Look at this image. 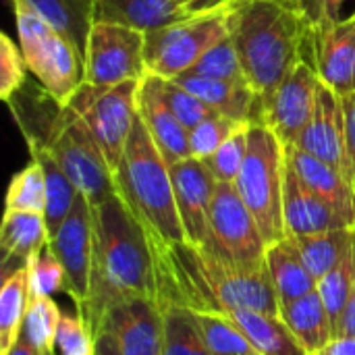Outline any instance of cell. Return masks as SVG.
I'll list each match as a JSON object with an SVG mask.
<instances>
[{
    "label": "cell",
    "instance_id": "obj_11",
    "mask_svg": "<svg viewBox=\"0 0 355 355\" xmlns=\"http://www.w3.org/2000/svg\"><path fill=\"white\" fill-rule=\"evenodd\" d=\"M146 67V33L114 25L94 23L83 50V83L121 85L141 81Z\"/></svg>",
    "mask_w": 355,
    "mask_h": 355
},
{
    "label": "cell",
    "instance_id": "obj_35",
    "mask_svg": "<svg viewBox=\"0 0 355 355\" xmlns=\"http://www.w3.org/2000/svg\"><path fill=\"white\" fill-rule=\"evenodd\" d=\"M191 71L198 75H204V77L239 83V85H250L248 75L241 64V58H239V52H237V46H235V40H233V33L229 37H225L223 42H218L216 46H212L198 60V64Z\"/></svg>",
    "mask_w": 355,
    "mask_h": 355
},
{
    "label": "cell",
    "instance_id": "obj_37",
    "mask_svg": "<svg viewBox=\"0 0 355 355\" xmlns=\"http://www.w3.org/2000/svg\"><path fill=\"white\" fill-rule=\"evenodd\" d=\"M27 281H29V302L40 297H50L58 291H64V270L56 256L52 254L50 245H44L40 252H35L27 264Z\"/></svg>",
    "mask_w": 355,
    "mask_h": 355
},
{
    "label": "cell",
    "instance_id": "obj_9",
    "mask_svg": "<svg viewBox=\"0 0 355 355\" xmlns=\"http://www.w3.org/2000/svg\"><path fill=\"white\" fill-rule=\"evenodd\" d=\"M202 248L239 272H260L266 268L268 243L235 183H216L208 237Z\"/></svg>",
    "mask_w": 355,
    "mask_h": 355
},
{
    "label": "cell",
    "instance_id": "obj_26",
    "mask_svg": "<svg viewBox=\"0 0 355 355\" xmlns=\"http://www.w3.org/2000/svg\"><path fill=\"white\" fill-rule=\"evenodd\" d=\"M266 270L275 287V293L279 297V304L300 300L318 289V281L306 268V264L302 262L300 254L295 252V248L289 243L287 237L268 245Z\"/></svg>",
    "mask_w": 355,
    "mask_h": 355
},
{
    "label": "cell",
    "instance_id": "obj_25",
    "mask_svg": "<svg viewBox=\"0 0 355 355\" xmlns=\"http://www.w3.org/2000/svg\"><path fill=\"white\" fill-rule=\"evenodd\" d=\"M48 229L44 214L37 212H21V210H6L2 229H0V248L4 254L2 266L8 268L15 264L17 268H23L27 260L40 252L44 245H48Z\"/></svg>",
    "mask_w": 355,
    "mask_h": 355
},
{
    "label": "cell",
    "instance_id": "obj_24",
    "mask_svg": "<svg viewBox=\"0 0 355 355\" xmlns=\"http://www.w3.org/2000/svg\"><path fill=\"white\" fill-rule=\"evenodd\" d=\"M235 327L260 355H308L279 316L237 308L218 314Z\"/></svg>",
    "mask_w": 355,
    "mask_h": 355
},
{
    "label": "cell",
    "instance_id": "obj_20",
    "mask_svg": "<svg viewBox=\"0 0 355 355\" xmlns=\"http://www.w3.org/2000/svg\"><path fill=\"white\" fill-rule=\"evenodd\" d=\"M179 85L196 94L202 102H206L216 114L229 116L239 123H262V98L250 87L239 83H229L212 77L198 75L193 71L175 77Z\"/></svg>",
    "mask_w": 355,
    "mask_h": 355
},
{
    "label": "cell",
    "instance_id": "obj_8",
    "mask_svg": "<svg viewBox=\"0 0 355 355\" xmlns=\"http://www.w3.org/2000/svg\"><path fill=\"white\" fill-rule=\"evenodd\" d=\"M235 2L212 12L189 15L183 21L148 31V73L162 79H175L183 73H189L212 46L233 33Z\"/></svg>",
    "mask_w": 355,
    "mask_h": 355
},
{
    "label": "cell",
    "instance_id": "obj_15",
    "mask_svg": "<svg viewBox=\"0 0 355 355\" xmlns=\"http://www.w3.org/2000/svg\"><path fill=\"white\" fill-rule=\"evenodd\" d=\"M293 146L335 166L354 185L352 164L347 156V141H345L343 98L335 94L331 87H327L322 81L318 85L314 114Z\"/></svg>",
    "mask_w": 355,
    "mask_h": 355
},
{
    "label": "cell",
    "instance_id": "obj_47",
    "mask_svg": "<svg viewBox=\"0 0 355 355\" xmlns=\"http://www.w3.org/2000/svg\"><path fill=\"white\" fill-rule=\"evenodd\" d=\"M316 355H355V337H335Z\"/></svg>",
    "mask_w": 355,
    "mask_h": 355
},
{
    "label": "cell",
    "instance_id": "obj_28",
    "mask_svg": "<svg viewBox=\"0 0 355 355\" xmlns=\"http://www.w3.org/2000/svg\"><path fill=\"white\" fill-rule=\"evenodd\" d=\"M27 146H29L31 158L42 164V171H44V177H46L44 220H46V229H48V237H52L58 231V227L62 225V220L69 216V212L73 210L79 191L42 144L33 141V144H27Z\"/></svg>",
    "mask_w": 355,
    "mask_h": 355
},
{
    "label": "cell",
    "instance_id": "obj_23",
    "mask_svg": "<svg viewBox=\"0 0 355 355\" xmlns=\"http://www.w3.org/2000/svg\"><path fill=\"white\" fill-rule=\"evenodd\" d=\"M279 318L308 355L320 354L335 339V327L318 289L300 300L279 304Z\"/></svg>",
    "mask_w": 355,
    "mask_h": 355
},
{
    "label": "cell",
    "instance_id": "obj_22",
    "mask_svg": "<svg viewBox=\"0 0 355 355\" xmlns=\"http://www.w3.org/2000/svg\"><path fill=\"white\" fill-rule=\"evenodd\" d=\"M187 15L179 0H94V23H114L137 31H154Z\"/></svg>",
    "mask_w": 355,
    "mask_h": 355
},
{
    "label": "cell",
    "instance_id": "obj_29",
    "mask_svg": "<svg viewBox=\"0 0 355 355\" xmlns=\"http://www.w3.org/2000/svg\"><path fill=\"white\" fill-rule=\"evenodd\" d=\"M48 25L69 37L83 56L92 25L94 0H25Z\"/></svg>",
    "mask_w": 355,
    "mask_h": 355
},
{
    "label": "cell",
    "instance_id": "obj_40",
    "mask_svg": "<svg viewBox=\"0 0 355 355\" xmlns=\"http://www.w3.org/2000/svg\"><path fill=\"white\" fill-rule=\"evenodd\" d=\"M162 96H164L168 108L173 110V114L189 131L193 127H198L200 123H204L206 119H210V116L216 114L206 102H202L196 94H191L189 89H185L183 85H179L175 79H162Z\"/></svg>",
    "mask_w": 355,
    "mask_h": 355
},
{
    "label": "cell",
    "instance_id": "obj_6",
    "mask_svg": "<svg viewBox=\"0 0 355 355\" xmlns=\"http://www.w3.org/2000/svg\"><path fill=\"white\" fill-rule=\"evenodd\" d=\"M285 173L287 146L266 125H250L248 154L235 179V187L254 214L268 245L285 239Z\"/></svg>",
    "mask_w": 355,
    "mask_h": 355
},
{
    "label": "cell",
    "instance_id": "obj_31",
    "mask_svg": "<svg viewBox=\"0 0 355 355\" xmlns=\"http://www.w3.org/2000/svg\"><path fill=\"white\" fill-rule=\"evenodd\" d=\"M164 347L162 355H214L206 345L202 331L189 310L162 308Z\"/></svg>",
    "mask_w": 355,
    "mask_h": 355
},
{
    "label": "cell",
    "instance_id": "obj_52",
    "mask_svg": "<svg viewBox=\"0 0 355 355\" xmlns=\"http://www.w3.org/2000/svg\"><path fill=\"white\" fill-rule=\"evenodd\" d=\"M42 355H56L54 352H46V354H42Z\"/></svg>",
    "mask_w": 355,
    "mask_h": 355
},
{
    "label": "cell",
    "instance_id": "obj_45",
    "mask_svg": "<svg viewBox=\"0 0 355 355\" xmlns=\"http://www.w3.org/2000/svg\"><path fill=\"white\" fill-rule=\"evenodd\" d=\"M335 337H355V289L352 297H349V304H347L341 320H339Z\"/></svg>",
    "mask_w": 355,
    "mask_h": 355
},
{
    "label": "cell",
    "instance_id": "obj_38",
    "mask_svg": "<svg viewBox=\"0 0 355 355\" xmlns=\"http://www.w3.org/2000/svg\"><path fill=\"white\" fill-rule=\"evenodd\" d=\"M250 125V123H239L223 114H214L193 127L189 131V148H191V158L198 160H208L239 127Z\"/></svg>",
    "mask_w": 355,
    "mask_h": 355
},
{
    "label": "cell",
    "instance_id": "obj_3",
    "mask_svg": "<svg viewBox=\"0 0 355 355\" xmlns=\"http://www.w3.org/2000/svg\"><path fill=\"white\" fill-rule=\"evenodd\" d=\"M312 27L304 15L277 0H237L233 40L252 89L262 104L304 60ZM264 108V106H262Z\"/></svg>",
    "mask_w": 355,
    "mask_h": 355
},
{
    "label": "cell",
    "instance_id": "obj_4",
    "mask_svg": "<svg viewBox=\"0 0 355 355\" xmlns=\"http://www.w3.org/2000/svg\"><path fill=\"white\" fill-rule=\"evenodd\" d=\"M112 175L116 196L137 216L150 237L164 243L185 241L175 204L171 168L139 114Z\"/></svg>",
    "mask_w": 355,
    "mask_h": 355
},
{
    "label": "cell",
    "instance_id": "obj_41",
    "mask_svg": "<svg viewBox=\"0 0 355 355\" xmlns=\"http://www.w3.org/2000/svg\"><path fill=\"white\" fill-rule=\"evenodd\" d=\"M27 64L10 35L0 33V98L8 104L25 85Z\"/></svg>",
    "mask_w": 355,
    "mask_h": 355
},
{
    "label": "cell",
    "instance_id": "obj_5",
    "mask_svg": "<svg viewBox=\"0 0 355 355\" xmlns=\"http://www.w3.org/2000/svg\"><path fill=\"white\" fill-rule=\"evenodd\" d=\"M27 144H42L77 191L98 208L116 193L112 168L87 125L69 108L54 102L44 116H15Z\"/></svg>",
    "mask_w": 355,
    "mask_h": 355
},
{
    "label": "cell",
    "instance_id": "obj_19",
    "mask_svg": "<svg viewBox=\"0 0 355 355\" xmlns=\"http://www.w3.org/2000/svg\"><path fill=\"white\" fill-rule=\"evenodd\" d=\"M283 214H285V237L314 235L322 231L352 227L322 198H318L312 189H308V185L297 177L289 160L285 173Z\"/></svg>",
    "mask_w": 355,
    "mask_h": 355
},
{
    "label": "cell",
    "instance_id": "obj_39",
    "mask_svg": "<svg viewBox=\"0 0 355 355\" xmlns=\"http://www.w3.org/2000/svg\"><path fill=\"white\" fill-rule=\"evenodd\" d=\"M248 131L250 125L239 127L206 162L218 183H235L248 154Z\"/></svg>",
    "mask_w": 355,
    "mask_h": 355
},
{
    "label": "cell",
    "instance_id": "obj_53",
    "mask_svg": "<svg viewBox=\"0 0 355 355\" xmlns=\"http://www.w3.org/2000/svg\"><path fill=\"white\" fill-rule=\"evenodd\" d=\"M179 2H181V4H185V0H179Z\"/></svg>",
    "mask_w": 355,
    "mask_h": 355
},
{
    "label": "cell",
    "instance_id": "obj_18",
    "mask_svg": "<svg viewBox=\"0 0 355 355\" xmlns=\"http://www.w3.org/2000/svg\"><path fill=\"white\" fill-rule=\"evenodd\" d=\"M137 114L141 116L168 166L191 158L189 129L183 127V123L173 114L162 96V79L152 73H148L139 83Z\"/></svg>",
    "mask_w": 355,
    "mask_h": 355
},
{
    "label": "cell",
    "instance_id": "obj_1",
    "mask_svg": "<svg viewBox=\"0 0 355 355\" xmlns=\"http://www.w3.org/2000/svg\"><path fill=\"white\" fill-rule=\"evenodd\" d=\"M154 256V300L160 308L223 314L250 308L279 316V297L268 270L239 272L202 245L187 241L164 243L150 237Z\"/></svg>",
    "mask_w": 355,
    "mask_h": 355
},
{
    "label": "cell",
    "instance_id": "obj_2",
    "mask_svg": "<svg viewBox=\"0 0 355 355\" xmlns=\"http://www.w3.org/2000/svg\"><path fill=\"white\" fill-rule=\"evenodd\" d=\"M94 216V250L89 295L79 312L96 337L102 316L131 297H154V256L150 235L127 204L114 193Z\"/></svg>",
    "mask_w": 355,
    "mask_h": 355
},
{
    "label": "cell",
    "instance_id": "obj_34",
    "mask_svg": "<svg viewBox=\"0 0 355 355\" xmlns=\"http://www.w3.org/2000/svg\"><path fill=\"white\" fill-rule=\"evenodd\" d=\"M60 318H62V314H60L58 306L52 302V297L31 300L29 308H27V314H25L21 335L40 354L54 352V339H56Z\"/></svg>",
    "mask_w": 355,
    "mask_h": 355
},
{
    "label": "cell",
    "instance_id": "obj_46",
    "mask_svg": "<svg viewBox=\"0 0 355 355\" xmlns=\"http://www.w3.org/2000/svg\"><path fill=\"white\" fill-rule=\"evenodd\" d=\"M235 0H185V10L187 15H202V12H212L223 6L233 4Z\"/></svg>",
    "mask_w": 355,
    "mask_h": 355
},
{
    "label": "cell",
    "instance_id": "obj_7",
    "mask_svg": "<svg viewBox=\"0 0 355 355\" xmlns=\"http://www.w3.org/2000/svg\"><path fill=\"white\" fill-rule=\"evenodd\" d=\"M19 48L27 71L37 79L44 94L58 106H67L83 83V56L77 46L48 25L25 0H10Z\"/></svg>",
    "mask_w": 355,
    "mask_h": 355
},
{
    "label": "cell",
    "instance_id": "obj_33",
    "mask_svg": "<svg viewBox=\"0 0 355 355\" xmlns=\"http://www.w3.org/2000/svg\"><path fill=\"white\" fill-rule=\"evenodd\" d=\"M6 210L37 212L46 210V177L42 164L31 158V162L21 168L8 185L6 191Z\"/></svg>",
    "mask_w": 355,
    "mask_h": 355
},
{
    "label": "cell",
    "instance_id": "obj_13",
    "mask_svg": "<svg viewBox=\"0 0 355 355\" xmlns=\"http://www.w3.org/2000/svg\"><path fill=\"white\" fill-rule=\"evenodd\" d=\"M318 85L320 77L314 64L304 58L264 102L262 125L272 129L285 146H293L308 127L316 108Z\"/></svg>",
    "mask_w": 355,
    "mask_h": 355
},
{
    "label": "cell",
    "instance_id": "obj_16",
    "mask_svg": "<svg viewBox=\"0 0 355 355\" xmlns=\"http://www.w3.org/2000/svg\"><path fill=\"white\" fill-rule=\"evenodd\" d=\"M312 64L320 81L335 94L355 92V15L337 23H324L310 33Z\"/></svg>",
    "mask_w": 355,
    "mask_h": 355
},
{
    "label": "cell",
    "instance_id": "obj_44",
    "mask_svg": "<svg viewBox=\"0 0 355 355\" xmlns=\"http://www.w3.org/2000/svg\"><path fill=\"white\" fill-rule=\"evenodd\" d=\"M297 10L304 15L312 29L322 23V0H297Z\"/></svg>",
    "mask_w": 355,
    "mask_h": 355
},
{
    "label": "cell",
    "instance_id": "obj_21",
    "mask_svg": "<svg viewBox=\"0 0 355 355\" xmlns=\"http://www.w3.org/2000/svg\"><path fill=\"white\" fill-rule=\"evenodd\" d=\"M287 160L308 189H312L339 216L355 227V189L335 166L295 146H287Z\"/></svg>",
    "mask_w": 355,
    "mask_h": 355
},
{
    "label": "cell",
    "instance_id": "obj_12",
    "mask_svg": "<svg viewBox=\"0 0 355 355\" xmlns=\"http://www.w3.org/2000/svg\"><path fill=\"white\" fill-rule=\"evenodd\" d=\"M52 254L64 270V291L81 312L89 295L92 250H94V216L89 202L79 193L73 210L48 241ZM77 312V314H79Z\"/></svg>",
    "mask_w": 355,
    "mask_h": 355
},
{
    "label": "cell",
    "instance_id": "obj_51",
    "mask_svg": "<svg viewBox=\"0 0 355 355\" xmlns=\"http://www.w3.org/2000/svg\"><path fill=\"white\" fill-rule=\"evenodd\" d=\"M277 2L287 4V6H291V8H295V10H297V0H277Z\"/></svg>",
    "mask_w": 355,
    "mask_h": 355
},
{
    "label": "cell",
    "instance_id": "obj_17",
    "mask_svg": "<svg viewBox=\"0 0 355 355\" xmlns=\"http://www.w3.org/2000/svg\"><path fill=\"white\" fill-rule=\"evenodd\" d=\"M168 168L185 241L193 245H204L208 237L210 204L218 181L214 179L206 162L198 158L181 160Z\"/></svg>",
    "mask_w": 355,
    "mask_h": 355
},
{
    "label": "cell",
    "instance_id": "obj_14",
    "mask_svg": "<svg viewBox=\"0 0 355 355\" xmlns=\"http://www.w3.org/2000/svg\"><path fill=\"white\" fill-rule=\"evenodd\" d=\"M100 331L116 341L123 355H162L164 314L154 297H131L114 304L102 316Z\"/></svg>",
    "mask_w": 355,
    "mask_h": 355
},
{
    "label": "cell",
    "instance_id": "obj_50",
    "mask_svg": "<svg viewBox=\"0 0 355 355\" xmlns=\"http://www.w3.org/2000/svg\"><path fill=\"white\" fill-rule=\"evenodd\" d=\"M6 355H42V354H40L35 347H31V345H29V341L19 333V339L15 341V345L10 347V352H8Z\"/></svg>",
    "mask_w": 355,
    "mask_h": 355
},
{
    "label": "cell",
    "instance_id": "obj_10",
    "mask_svg": "<svg viewBox=\"0 0 355 355\" xmlns=\"http://www.w3.org/2000/svg\"><path fill=\"white\" fill-rule=\"evenodd\" d=\"M139 83L141 81H129L121 85L81 83L67 104L87 125L112 173L123 158L133 123L137 119Z\"/></svg>",
    "mask_w": 355,
    "mask_h": 355
},
{
    "label": "cell",
    "instance_id": "obj_36",
    "mask_svg": "<svg viewBox=\"0 0 355 355\" xmlns=\"http://www.w3.org/2000/svg\"><path fill=\"white\" fill-rule=\"evenodd\" d=\"M191 314L202 331L206 345L214 355H260L223 316L206 314V312H191Z\"/></svg>",
    "mask_w": 355,
    "mask_h": 355
},
{
    "label": "cell",
    "instance_id": "obj_48",
    "mask_svg": "<svg viewBox=\"0 0 355 355\" xmlns=\"http://www.w3.org/2000/svg\"><path fill=\"white\" fill-rule=\"evenodd\" d=\"M94 355H123V354H121V349H119L116 341H114L108 333L100 331V333L94 337Z\"/></svg>",
    "mask_w": 355,
    "mask_h": 355
},
{
    "label": "cell",
    "instance_id": "obj_42",
    "mask_svg": "<svg viewBox=\"0 0 355 355\" xmlns=\"http://www.w3.org/2000/svg\"><path fill=\"white\" fill-rule=\"evenodd\" d=\"M54 354L94 355V335L81 314H64L60 318L54 339Z\"/></svg>",
    "mask_w": 355,
    "mask_h": 355
},
{
    "label": "cell",
    "instance_id": "obj_27",
    "mask_svg": "<svg viewBox=\"0 0 355 355\" xmlns=\"http://www.w3.org/2000/svg\"><path fill=\"white\" fill-rule=\"evenodd\" d=\"M289 243L300 254L306 268L316 281L327 277L352 250L355 243V227L322 231L314 235H293L287 237Z\"/></svg>",
    "mask_w": 355,
    "mask_h": 355
},
{
    "label": "cell",
    "instance_id": "obj_49",
    "mask_svg": "<svg viewBox=\"0 0 355 355\" xmlns=\"http://www.w3.org/2000/svg\"><path fill=\"white\" fill-rule=\"evenodd\" d=\"M347 0H322V23L320 25H324V23H337V21H341L343 17H341V10H343V4H345ZM318 25V27H320Z\"/></svg>",
    "mask_w": 355,
    "mask_h": 355
},
{
    "label": "cell",
    "instance_id": "obj_32",
    "mask_svg": "<svg viewBox=\"0 0 355 355\" xmlns=\"http://www.w3.org/2000/svg\"><path fill=\"white\" fill-rule=\"evenodd\" d=\"M355 289V243L345 254V258L318 281V293L327 306V312L333 320L335 333L339 327V320L349 304V297Z\"/></svg>",
    "mask_w": 355,
    "mask_h": 355
},
{
    "label": "cell",
    "instance_id": "obj_30",
    "mask_svg": "<svg viewBox=\"0 0 355 355\" xmlns=\"http://www.w3.org/2000/svg\"><path fill=\"white\" fill-rule=\"evenodd\" d=\"M29 308V281L27 268H17L4 275L0 289V355H6L25 322Z\"/></svg>",
    "mask_w": 355,
    "mask_h": 355
},
{
    "label": "cell",
    "instance_id": "obj_43",
    "mask_svg": "<svg viewBox=\"0 0 355 355\" xmlns=\"http://www.w3.org/2000/svg\"><path fill=\"white\" fill-rule=\"evenodd\" d=\"M343 112H345V141H347V156L352 164L355 187V92L343 96Z\"/></svg>",
    "mask_w": 355,
    "mask_h": 355
}]
</instances>
